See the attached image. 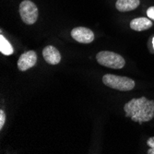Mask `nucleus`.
<instances>
[{"instance_id":"nucleus-10","label":"nucleus","mask_w":154,"mask_h":154,"mask_svg":"<svg viewBox=\"0 0 154 154\" xmlns=\"http://www.w3.org/2000/svg\"><path fill=\"white\" fill-rule=\"evenodd\" d=\"M0 52L5 55H10L14 53L13 46L3 35L0 36Z\"/></svg>"},{"instance_id":"nucleus-12","label":"nucleus","mask_w":154,"mask_h":154,"mask_svg":"<svg viewBox=\"0 0 154 154\" xmlns=\"http://www.w3.org/2000/svg\"><path fill=\"white\" fill-rule=\"evenodd\" d=\"M6 122V114L3 110H0V129H2Z\"/></svg>"},{"instance_id":"nucleus-13","label":"nucleus","mask_w":154,"mask_h":154,"mask_svg":"<svg viewBox=\"0 0 154 154\" xmlns=\"http://www.w3.org/2000/svg\"><path fill=\"white\" fill-rule=\"evenodd\" d=\"M147 15L150 20H154V7H150L147 10Z\"/></svg>"},{"instance_id":"nucleus-3","label":"nucleus","mask_w":154,"mask_h":154,"mask_svg":"<svg viewBox=\"0 0 154 154\" xmlns=\"http://www.w3.org/2000/svg\"><path fill=\"white\" fill-rule=\"evenodd\" d=\"M96 59L100 65L114 69L123 68L125 64L123 57L116 53L110 51H101L100 53H98L96 55Z\"/></svg>"},{"instance_id":"nucleus-8","label":"nucleus","mask_w":154,"mask_h":154,"mask_svg":"<svg viewBox=\"0 0 154 154\" xmlns=\"http://www.w3.org/2000/svg\"><path fill=\"white\" fill-rule=\"evenodd\" d=\"M150 27H152V22L147 18H137L132 20L130 22V28L137 32L149 30Z\"/></svg>"},{"instance_id":"nucleus-2","label":"nucleus","mask_w":154,"mask_h":154,"mask_svg":"<svg viewBox=\"0 0 154 154\" xmlns=\"http://www.w3.org/2000/svg\"><path fill=\"white\" fill-rule=\"evenodd\" d=\"M103 82L109 88L121 91H128L135 87V81L132 79L112 74L104 75L103 77Z\"/></svg>"},{"instance_id":"nucleus-9","label":"nucleus","mask_w":154,"mask_h":154,"mask_svg":"<svg viewBox=\"0 0 154 154\" xmlns=\"http://www.w3.org/2000/svg\"><path fill=\"white\" fill-rule=\"evenodd\" d=\"M139 4H140L139 0H117L116 7L120 12H128L136 9Z\"/></svg>"},{"instance_id":"nucleus-11","label":"nucleus","mask_w":154,"mask_h":154,"mask_svg":"<svg viewBox=\"0 0 154 154\" xmlns=\"http://www.w3.org/2000/svg\"><path fill=\"white\" fill-rule=\"evenodd\" d=\"M147 145L149 146V149L148 150V154H154V137H151L148 139Z\"/></svg>"},{"instance_id":"nucleus-4","label":"nucleus","mask_w":154,"mask_h":154,"mask_svg":"<svg viewBox=\"0 0 154 154\" xmlns=\"http://www.w3.org/2000/svg\"><path fill=\"white\" fill-rule=\"evenodd\" d=\"M38 8L36 5L30 1L24 0L20 5V15L24 23L28 25L34 24L38 19Z\"/></svg>"},{"instance_id":"nucleus-14","label":"nucleus","mask_w":154,"mask_h":154,"mask_svg":"<svg viewBox=\"0 0 154 154\" xmlns=\"http://www.w3.org/2000/svg\"><path fill=\"white\" fill-rule=\"evenodd\" d=\"M152 45H153V49H154V37L152 38Z\"/></svg>"},{"instance_id":"nucleus-6","label":"nucleus","mask_w":154,"mask_h":154,"mask_svg":"<svg viewBox=\"0 0 154 154\" xmlns=\"http://www.w3.org/2000/svg\"><path fill=\"white\" fill-rule=\"evenodd\" d=\"M37 54L34 51H28L23 53L18 61V68L20 71H26L36 65Z\"/></svg>"},{"instance_id":"nucleus-5","label":"nucleus","mask_w":154,"mask_h":154,"mask_svg":"<svg viewBox=\"0 0 154 154\" xmlns=\"http://www.w3.org/2000/svg\"><path fill=\"white\" fill-rule=\"evenodd\" d=\"M72 38L81 44H91L94 40V33L91 30L85 27L74 28L71 32Z\"/></svg>"},{"instance_id":"nucleus-7","label":"nucleus","mask_w":154,"mask_h":154,"mask_svg":"<svg viewBox=\"0 0 154 154\" xmlns=\"http://www.w3.org/2000/svg\"><path fill=\"white\" fill-rule=\"evenodd\" d=\"M43 57L45 60L50 65H57L61 61V54L59 51L52 45L45 47L43 50Z\"/></svg>"},{"instance_id":"nucleus-1","label":"nucleus","mask_w":154,"mask_h":154,"mask_svg":"<svg viewBox=\"0 0 154 154\" xmlns=\"http://www.w3.org/2000/svg\"><path fill=\"white\" fill-rule=\"evenodd\" d=\"M124 111L125 116L141 125L154 117V101L148 100L146 97L131 99L124 105Z\"/></svg>"}]
</instances>
